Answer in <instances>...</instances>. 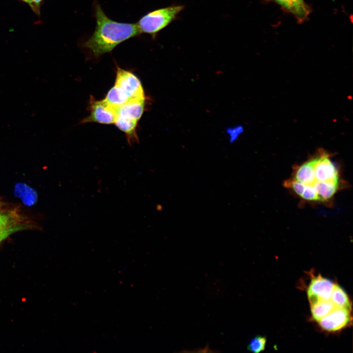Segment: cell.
I'll list each match as a JSON object with an SVG mask.
<instances>
[{
  "label": "cell",
  "instance_id": "4fadbf2b",
  "mask_svg": "<svg viewBox=\"0 0 353 353\" xmlns=\"http://www.w3.org/2000/svg\"><path fill=\"white\" fill-rule=\"evenodd\" d=\"M15 193L27 205L33 204L37 200V197L35 191L25 184H17Z\"/></svg>",
  "mask_w": 353,
  "mask_h": 353
},
{
  "label": "cell",
  "instance_id": "3957f363",
  "mask_svg": "<svg viewBox=\"0 0 353 353\" xmlns=\"http://www.w3.org/2000/svg\"><path fill=\"white\" fill-rule=\"evenodd\" d=\"M314 170V180L310 188L322 182H330L345 186L337 166L331 159L330 154L323 150L312 156Z\"/></svg>",
  "mask_w": 353,
  "mask_h": 353
},
{
  "label": "cell",
  "instance_id": "277c9868",
  "mask_svg": "<svg viewBox=\"0 0 353 353\" xmlns=\"http://www.w3.org/2000/svg\"><path fill=\"white\" fill-rule=\"evenodd\" d=\"M115 85L121 90L129 101L135 99H145L140 80L130 71L117 67Z\"/></svg>",
  "mask_w": 353,
  "mask_h": 353
},
{
  "label": "cell",
  "instance_id": "d6986e66",
  "mask_svg": "<svg viewBox=\"0 0 353 353\" xmlns=\"http://www.w3.org/2000/svg\"><path fill=\"white\" fill-rule=\"evenodd\" d=\"M20 0L28 4V5L30 6L31 9H32V6H33V0Z\"/></svg>",
  "mask_w": 353,
  "mask_h": 353
},
{
  "label": "cell",
  "instance_id": "9a60e30c",
  "mask_svg": "<svg viewBox=\"0 0 353 353\" xmlns=\"http://www.w3.org/2000/svg\"><path fill=\"white\" fill-rule=\"evenodd\" d=\"M266 341L265 337L257 335L250 340L247 346V349L251 352L259 353L264 350Z\"/></svg>",
  "mask_w": 353,
  "mask_h": 353
},
{
  "label": "cell",
  "instance_id": "8fae6325",
  "mask_svg": "<svg viewBox=\"0 0 353 353\" xmlns=\"http://www.w3.org/2000/svg\"><path fill=\"white\" fill-rule=\"evenodd\" d=\"M330 300L336 307L351 309V303L349 296L338 284H334Z\"/></svg>",
  "mask_w": 353,
  "mask_h": 353
},
{
  "label": "cell",
  "instance_id": "ba28073f",
  "mask_svg": "<svg viewBox=\"0 0 353 353\" xmlns=\"http://www.w3.org/2000/svg\"><path fill=\"white\" fill-rule=\"evenodd\" d=\"M145 99H132L116 108V116L138 123L145 110Z\"/></svg>",
  "mask_w": 353,
  "mask_h": 353
},
{
  "label": "cell",
  "instance_id": "ffe728a7",
  "mask_svg": "<svg viewBox=\"0 0 353 353\" xmlns=\"http://www.w3.org/2000/svg\"><path fill=\"white\" fill-rule=\"evenodd\" d=\"M0 207H1V206H0Z\"/></svg>",
  "mask_w": 353,
  "mask_h": 353
},
{
  "label": "cell",
  "instance_id": "30bf717a",
  "mask_svg": "<svg viewBox=\"0 0 353 353\" xmlns=\"http://www.w3.org/2000/svg\"><path fill=\"white\" fill-rule=\"evenodd\" d=\"M335 307L336 306L330 300H320L310 305L312 318L314 321L318 322Z\"/></svg>",
  "mask_w": 353,
  "mask_h": 353
},
{
  "label": "cell",
  "instance_id": "5b68a950",
  "mask_svg": "<svg viewBox=\"0 0 353 353\" xmlns=\"http://www.w3.org/2000/svg\"><path fill=\"white\" fill-rule=\"evenodd\" d=\"M89 106L90 115L81 123L95 122L105 125L115 123L117 108L109 105L104 99L98 101L91 96Z\"/></svg>",
  "mask_w": 353,
  "mask_h": 353
},
{
  "label": "cell",
  "instance_id": "ac0fdd59",
  "mask_svg": "<svg viewBox=\"0 0 353 353\" xmlns=\"http://www.w3.org/2000/svg\"><path fill=\"white\" fill-rule=\"evenodd\" d=\"M44 0H33L32 10L37 16L40 15V7Z\"/></svg>",
  "mask_w": 353,
  "mask_h": 353
},
{
  "label": "cell",
  "instance_id": "2e32d148",
  "mask_svg": "<svg viewBox=\"0 0 353 353\" xmlns=\"http://www.w3.org/2000/svg\"><path fill=\"white\" fill-rule=\"evenodd\" d=\"M27 227V225L19 224L11 227L0 229V243L11 234Z\"/></svg>",
  "mask_w": 353,
  "mask_h": 353
},
{
  "label": "cell",
  "instance_id": "7a4b0ae2",
  "mask_svg": "<svg viewBox=\"0 0 353 353\" xmlns=\"http://www.w3.org/2000/svg\"><path fill=\"white\" fill-rule=\"evenodd\" d=\"M184 8L182 4H172L147 13L136 24L140 34H148L155 39L158 33L176 20Z\"/></svg>",
  "mask_w": 353,
  "mask_h": 353
},
{
  "label": "cell",
  "instance_id": "8992f818",
  "mask_svg": "<svg viewBox=\"0 0 353 353\" xmlns=\"http://www.w3.org/2000/svg\"><path fill=\"white\" fill-rule=\"evenodd\" d=\"M351 309L335 307L329 313L318 322L320 327L325 331L334 332L349 326L352 322Z\"/></svg>",
  "mask_w": 353,
  "mask_h": 353
},
{
  "label": "cell",
  "instance_id": "52a82bcc",
  "mask_svg": "<svg viewBox=\"0 0 353 353\" xmlns=\"http://www.w3.org/2000/svg\"><path fill=\"white\" fill-rule=\"evenodd\" d=\"M334 285L331 280L321 275L314 277L307 292L310 305L322 300H330Z\"/></svg>",
  "mask_w": 353,
  "mask_h": 353
},
{
  "label": "cell",
  "instance_id": "6da1fadb",
  "mask_svg": "<svg viewBox=\"0 0 353 353\" xmlns=\"http://www.w3.org/2000/svg\"><path fill=\"white\" fill-rule=\"evenodd\" d=\"M95 15L97 24L95 30L82 46L91 50L96 57L111 51L123 42L140 34L136 24L112 20L99 4H95Z\"/></svg>",
  "mask_w": 353,
  "mask_h": 353
},
{
  "label": "cell",
  "instance_id": "9c48e42d",
  "mask_svg": "<svg viewBox=\"0 0 353 353\" xmlns=\"http://www.w3.org/2000/svg\"><path fill=\"white\" fill-rule=\"evenodd\" d=\"M300 22L305 20L310 13V8L303 0H274Z\"/></svg>",
  "mask_w": 353,
  "mask_h": 353
},
{
  "label": "cell",
  "instance_id": "e0dca14e",
  "mask_svg": "<svg viewBox=\"0 0 353 353\" xmlns=\"http://www.w3.org/2000/svg\"><path fill=\"white\" fill-rule=\"evenodd\" d=\"M243 128L242 126H237L232 128H228L227 131L229 135V141L231 143L235 141L238 137L239 135L242 133Z\"/></svg>",
  "mask_w": 353,
  "mask_h": 353
},
{
  "label": "cell",
  "instance_id": "7c38bea8",
  "mask_svg": "<svg viewBox=\"0 0 353 353\" xmlns=\"http://www.w3.org/2000/svg\"><path fill=\"white\" fill-rule=\"evenodd\" d=\"M104 100L115 108L122 105L129 101L121 90L115 84L108 91Z\"/></svg>",
  "mask_w": 353,
  "mask_h": 353
},
{
  "label": "cell",
  "instance_id": "5bb4252c",
  "mask_svg": "<svg viewBox=\"0 0 353 353\" xmlns=\"http://www.w3.org/2000/svg\"><path fill=\"white\" fill-rule=\"evenodd\" d=\"M20 218L16 212L0 211V229L7 228L20 224Z\"/></svg>",
  "mask_w": 353,
  "mask_h": 353
}]
</instances>
